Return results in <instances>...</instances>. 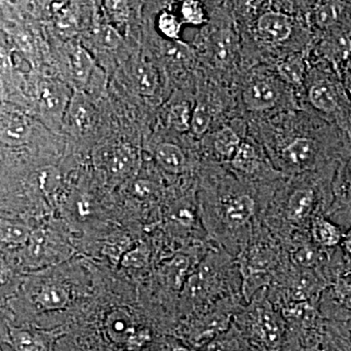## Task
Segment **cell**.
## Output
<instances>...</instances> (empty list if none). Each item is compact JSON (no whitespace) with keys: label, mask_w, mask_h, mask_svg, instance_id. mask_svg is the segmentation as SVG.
<instances>
[{"label":"cell","mask_w":351,"mask_h":351,"mask_svg":"<svg viewBox=\"0 0 351 351\" xmlns=\"http://www.w3.org/2000/svg\"><path fill=\"white\" fill-rule=\"evenodd\" d=\"M64 335L63 330H40L34 327L8 325L2 341L14 351H56V343Z\"/></svg>","instance_id":"1"},{"label":"cell","mask_w":351,"mask_h":351,"mask_svg":"<svg viewBox=\"0 0 351 351\" xmlns=\"http://www.w3.org/2000/svg\"><path fill=\"white\" fill-rule=\"evenodd\" d=\"M257 32L263 40L270 43H283L292 34V21L280 12L263 13L257 21Z\"/></svg>","instance_id":"2"},{"label":"cell","mask_w":351,"mask_h":351,"mask_svg":"<svg viewBox=\"0 0 351 351\" xmlns=\"http://www.w3.org/2000/svg\"><path fill=\"white\" fill-rule=\"evenodd\" d=\"M1 141L5 145H21L27 143L31 135L29 119L15 110H2Z\"/></svg>","instance_id":"3"},{"label":"cell","mask_w":351,"mask_h":351,"mask_svg":"<svg viewBox=\"0 0 351 351\" xmlns=\"http://www.w3.org/2000/svg\"><path fill=\"white\" fill-rule=\"evenodd\" d=\"M255 213V201L250 195H240L230 197L225 203L223 215L226 221L233 226L246 225Z\"/></svg>","instance_id":"4"},{"label":"cell","mask_w":351,"mask_h":351,"mask_svg":"<svg viewBox=\"0 0 351 351\" xmlns=\"http://www.w3.org/2000/svg\"><path fill=\"white\" fill-rule=\"evenodd\" d=\"M315 195L311 189H300L289 197L286 213L287 218L295 223L306 221L313 211Z\"/></svg>","instance_id":"5"},{"label":"cell","mask_w":351,"mask_h":351,"mask_svg":"<svg viewBox=\"0 0 351 351\" xmlns=\"http://www.w3.org/2000/svg\"><path fill=\"white\" fill-rule=\"evenodd\" d=\"M244 100L253 110H267L276 105L278 93L269 82L261 80L249 85L245 91Z\"/></svg>","instance_id":"6"},{"label":"cell","mask_w":351,"mask_h":351,"mask_svg":"<svg viewBox=\"0 0 351 351\" xmlns=\"http://www.w3.org/2000/svg\"><path fill=\"white\" fill-rule=\"evenodd\" d=\"M38 99L43 112L53 115L61 114L66 104V95L64 88L54 82L41 83L38 90Z\"/></svg>","instance_id":"7"},{"label":"cell","mask_w":351,"mask_h":351,"mask_svg":"<svg viewBox=\"0 0 351 351\" xmlns=\"http://www.w3.org/2000/svg\"><path fill=\"white\" fill-rule=\"evenodd\" d=\"M34 300L44 311H58L66 306L69 295L66 289L59 284H45L34 294Z\"/></svg>","instance_id":"8"},{"label":"cell","mask_w":351,"mask_h":351,"mask_svg":"<svg viewBox=\"0 0 351 351\" xmlns=\"http://www.w3.org/2000/svg\"><path fill=\"white\" fill-rule=\"evenodd\" d=\"M284 156L289 162L297 167H304L313 160L316 154V144L307 138H298L284 149Z\"/></svg>","instance_id":"9"},{"label":"cell","mask_w":351,"mask_h":351,"mask_svg":"<svg viewBox=\"0 0 351 351\" xmlns=\"http://www.w3.org/2000/svg\"><path fill=\"white\" fill-rule=\"evenodd\" d=\"M274 258L269 252L263 250L252 251L246 258L245 265V276L247 277L246 284L250 283L254 277H265L271 269Z\"/></svg>","instance_id":"10"},{"label":"cell","mask_w":351,"mask_h":351,"mask_svg":"<svg viewBox=\"0 0 351 351\" xmlns=\"http://www.w3.org/2000/svg\"><path fill=\"white\" fill-rule=\"evenodd\" d=\"M69 66L76 82L86 83L93 68V61L89 53L77 45L69 52Z\"/></svg>","instance_id":"11"},{"label":"cell","mask_w":351,"mask_h":351,"mask_svg":"<svg viewBox=\"0 0 351 351\" xmlns=\"http://www.w3.org/2000/svg\"><path fill=\"white\" fill-rule=\"evenodd\" d=\"M313 237L316 243L323 247H335L341 239V230L327 219L316 218L313 223Z\"/></svg>","instance_id":"12"},{"label":"cell","mask_w":351,"mask_h":351,"mask_svg":"<svg viewBox=\"0 0 351 351\" xmlns=\"http://www.w3.org/2000/svg\"><path fill=\"white\" fill-rule=\"evenodd\" d=\"M309 100L314 107L324 112H334L338 105L334 90L325 82L316 83L311 88Z\"/></svg>","instance_id":"13"},{"label":"cell","mask_w":351,"mask_h":351,"mask_svg":"<svg viewBox=\"0 0 351 351\" xmlns=\"http://www.w3.org/2000/svg\"><path fill=\"white\" fill-rule=\"evenodd\" d=\"M156 158L165 169L180 172L184 169L186 157L179 147L173 144H161L156 149Z\"/></svg>","instance_id":"14"},{"label":"cell","mask_w":351,"mask_h":351,"mask_svg":"<svg viewBox=\"0 0 351 351\" xmlns=\"http://www.w3.org/2000/svg\"><path fill=\"white\" fill-rule=\"evenodd\" d=\"M240 138L230 127H225L217 133L215 137V149L226 158H233L240 147Z\"/></svg>","instance_id":"15"},{"label":"cell","mask_w":351,"mask_h":351,"mask_svg":"<svg viewBox=\"0 0 351 351\" xmlns=\"http://www.w3.org/2000/svg\"><path fill=\"white\" fill-rule=\"evenodd\" d=\"M205 351H255L246 339L239 335L228 334L217 337L210 341Z\"/></svg>","instance_id":"16"},{"label":"cell","mask_w":351,"mask_h":351,"mask_svg":"<svg viewBox=\"0 0 351 351\" xmlns=\"http://www.w3.org/2000/svg\"><path fill=\"white\" fill-rule=\"evenodd\" d=\"M232 165L245 174H253L257 170L258 159L255 149L248 143H242L233 156Z\"/></svg>","instance_id":"17"},{"label":"cell","mask_w":351,"mask_h":351,"mask_svg":"<svg viewBox=\"0 0 351 351\" xmlns=\"http://www.w3.org/2000/svg\"><path fill=\"white\" fill-rule=\"evenodd\" d=\"M234 38H233L232 32L221 31L215 34L213 52L219 62L223 64L230 63L234 55Z\"/></svg>","instance_id":"18"},{"label":"cell","mask_w":351,"mask_h":351,"mask_svg":"<svg viewBox=\"0 0 351 351\" xmlns=\"http://www.w3.org/2000/svg\"><path fill=\"white\" fill-rule=\"evenodd\" d=\"M135 82L141 93L151 96L157 86V73L151 64L141 63L135 69Z\"/></svg>","instance_id":"19"},{"label":"cell","mask_w":351,"mask_h":351,"mask_svg":"<svg viewBox=\"0 0 351 351\" xmlns=\"http://www.w3.org/2000/svg\"><path fill=\"white\" fill-rule=\"evenodd\" d=\"M71 117L75 128L80 132L89 130L92 123V112L89 104L82 97H76L71 106Z\"/></svg>","instance_id":"20"},{"label":"cell","mask_w":351,"mask_h":351,"mask_svg":"<svg viewBox=\"0 0 351 351\" xmlns=\"http://www.w3.org/2000/svg\"><path fill=\"white\" fill-rule=\"evenodd\" d=\"M317 288L315 278L309 274H301L291 288V297L295 302H307Z\"/></svg>","instance_id":"21"},{"label":"cell","mask_w":351,"mask_h":351,"mask_svg":"<svg viewBox=\"0 0 351 351\" xmlns=\"http://www.w3.org/2000/svg\"><path fill=\"white\" fill-rule=\"evenodd\" d=\"M133 164V156L130 149L120 147L112 152L108 160V170L113 175L120 176L130 171Z\"/></svg>","instance_id":"22"},{"label":"cell","mask_w":351,"mask_h":351,"mask_svg":"<svg viewBox=\"0 0 351 351\" xmlns=\"http://www.w3.org/2000/svg\"><path fill=\"white\" fill-rule=\"evenodd\" d=\"M191 110L186 104H179L171 108L169 113V122L171 125L178 131L189 130L191 124Z\"/></svg>","instance_id":"23"},{"label":"cell","mask_w":351,"mask_h":351,"mask_svg":"<svg viewBox=\"0 0 351 351\" xmlns=\"http://www.w3.org/2000/svg\"><path fill=\"white\" fill-rule=\"evenodd\" d=\"M304 66L301 58H290L279 66L281 75L289 82L300 83L304 75Z\"/></svg>","instance_id":"24"},{"label":"cell","mask_w":351,"mask_h":351,"mask_svg":"<svg viewBox=\"0 0 351 351\" xmlns=\"http://www.w3.org/2000/svg\"><path fill=\"white\" fill-rule=\"evenodd\" d=\"M211 121V113L206 106L198 105L193 110L191 127L195 135L201 136L206 132Z\"/></svg>","instance_id":"25"},{"label":"cell","mask_w":351,"mask_h":351,"mask_svg":"<svg viewBox=\"0 0 351 351\" xmlns=\"http://www.w3.org/2000/svg\"><path fill=\"white\" fill-rule=\"evenodd\" d=\"M293 258H294V261L298 265H301L302 267H306V269L315 267L318 262H319L318 252L313 247L308 246V245L300 247L293 254Z\"/></svg>","instance_id":"26"},{"label":"cell","mask_w":351,"mask_h":351,"mask_svg":"<svg viewBox=\"0 0 351 351\" xmlns=\"http://www.w3.org/2000/svg\"><path fill=\"white\" fill-rule=\"evenodd\" d=\"M328 50H332L330 55L335 62L346 60L350 54V40L346 36H339L328 43Z\"/></svg>","instance_id":"27"},{"label":"cell","mask_w":351,"mask_h":351,"mask_svg":"<svg viewBox=\"0 0 351 351\" xmlns=\"http://www.w3.org/2000/svg\"><path fill=\"white\" fill-rule=\"evenodd\" d=\"M163 53L169 61L176 64L186 63L191 57L186 46L176 43H165Z\"/></svg>","instance_id":"28"},{"label":"cell","mask_w":351,"mask_h":351,"mask_svg":"<svg viewBox=\"0 0 351 351\" xmlns=\"http://www.w3.org/2000/svg\"><path fill=\"white\" fill-rule=\"evenodd\" d=\"M339 15V5L335 3H327L318 9L316 13V21L320 27H327L337 22Z\"/></svg>","instance_id":"29"},{"label":"cell","mask_w":351,"mask_h":351,"mask_svg":"<svg viewBox=\"0 0 351 351\" xmlns=\"http://www.w3.org/2000/svg\"><path fill=\"white\" fill-rule=\"evenodd\" d=\"M2 239L9 243H23L27 239V232L24 226L4 223L2 225Z\"/></svg>","instance_id":"30"},{"label":"cell","mask_w":351,"mask_h":351,"mask_svg":"<svg viewBox=\"0 0 351 351\" xmlns=\"http://www.w3.org/2000/svg\"><path fill=\"white\" fill-rule=\"evenodd\" d=\"M159 29L168 38H176L179 36L181 23L172 14L163 13L159 18Z\"/></svg>","instance_id":"31"},{"label":"cell","mask_w":351,"mask_h":351,"mask_svg":"<svg viewBox=\"0 0 351 351\" xmlns=\"http://www.w3.org/2000/svg\"><path fill=\"white\" fill-rule=\"evenodd\" d=\"M182 14L184 19L191 24L199 25L204 22V13L198 2H184L182 6Z\"/></svg>","instance_id":"32"},{"label":"cell","mask_w":351,"mask_h":351,"mask_svg":"<svg viewBox=\"0 0 351 351\" xmlns=\"http://www.w3.org/2000/svg\"><path fill=\"white\" fill-rule=\"evenodd\" d=\"M97 36L100 43L103 44L105 47L113 49L119 46L120 41V36L119 32L115 31L110 25H104L99 27Z\"/></svg>","instance_id":"33"},{"label":"cell","mask_w":351,"mask_h":351,"mask_svg":"<svg viewBox=\"0 0 351 351\" xmlns=\"http://www.w3.org/2000/svg\"><path fill=\"white\" fill-rule=\"evenodd\" d=\"M106 7L108 14L112 16L113 20L124 21L128 16V7L126 2L124 1H107Z\"/></svg>","instance_id":"34"},{"label":"cell","mask_w":351,"mask_h":351,"mask_svg":"<svg viewBox=\"0 0 351 351\" xmlns=\"http://www.w3.org/2000/svg\"><path fill=\"white\" fill-rule=\"evenodd\" d=\"M336 293L341 304L351 309V279L339 282L337 285Z\"/></svg>","instance_id":"35"},{"label":"cell","mask_w":351,"mask_h":351,"mask_svg":"<svg viewBox=\"0 0 351 351\" xmlns=\"http://www.w3.org/2000/svg\"><path fill=\"white\" fill-rule=\"evenodd\" d=\"M345 248L346 252H348V255H350L351 258V234L348 237V239H346Z\"/></svg>","instance_id":"36"},{"label":"cell","mask_w":351,"mask_h":351,"mask_svg":"<svg viewBox=\"0 0 351 351\" xmlns=\"http://www.w3.org/2000/svg\"><path fill=\"white\" fill-rule=\"evenodd\" d=\"M346 180H348V182L351 186V159L348 164V167H346Z\"/></svg>","instance_id":"37"},{"label":"cell","mask_w":351,"mask_h":351,"mask_svg":"<svg viewBox=\"0 0 351 351\" xmlns=\"http://www.w3.org/2000/svg\"><path fill=\"white\" fill-rule=\"evenodd\" d=\"M173 351H193V350H186V348H175V350H173Z\"/></svg>","instance_id":"38"},{"label":"cell","mask_w":351,"mask_h":351,"mask_svg":"<svg viewBox=\"0 0 351 351\" xmlns=\"http://www.w3.org/2000/svg\"><path fill=\"white\" fill-rule=\"evenodd\" d=\"M350 71H351V56H350Z\"/></svg>","instance_id":"39"}]
</instances>
